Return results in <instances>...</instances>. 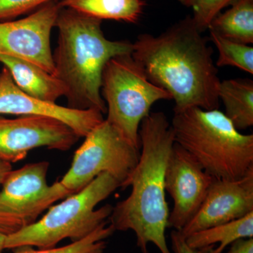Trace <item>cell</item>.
Here are the masks:
<instances>
[{
	"label": "cell",
	"mask_w": 253,
	"mask_h": 253,
	"mask_svg": "<svg viewBox=\"0 0 253 253\" xmlns=\"http://www.w3.org/2000/svg\"><path fill=\"white\" fill-rule=\"evenodd\" d=\"M212 56V48L189 16L159 36L140 35L131 52L148 79L170 94L174 113L192 107L218 109L220 80Z\"/></svg>",
	"instance_id": "1"
},
{
	"label": "cell",
	"mask_w": 253,
	"mask_h": 253,
	"mask_svg": "<svg viewBox=\"0 0 253 253\" xmlns=\"http://www.w3.org/2000/svg\"><path fill=\"white\" fill-rule=\"evenodd\" d=\"M139 135V161L122 187L130 186V194L113 207L109 223L116 231H134L142 253H148L149 244L161 253H172L166 237L169 213L165 176L174 132L164 113L153 112L141 121Z\"/></svg>",
	"instance_id": "2"
},
{
	"label": "cell",
	"mask_w": 253,
	"mask_h": 253,
	"mask_svg": "<svg viewBox=\"0 0 253 253\" xmlns=\"http://www.w3.org/2000/svg\"><path fill=\"white\" fill-rule=\"evenodd\" d=\"M58 44L53 54L55 71L66 88L67 107L107 111L101 94L104 66L119 55L130 54L132 44L104 36L101 20L62 8L56 20Z\"/></svg>",
	"instance_id": "3"
},
{
	"label": "cell",
	"mask_w": 253,
	"mask_h": 253,
	"mask_svg": "<svg viewBox=\"0 0 253 253\" xmlns=\"http://www.w3.org/2000/svg\"><path fill=\"white\" fill-rule=\"evenodd\" d=\"M171 126L175 143L214 179L236 180L253 171V134H241L219 110L174 113Z\"/></svg>",
	"instance_id": "4"
},
{
	"label": "cell",
	"mask_w": 253,
	"mask_h": 253,
	"mask_svg": "<svg viewBox=\"0 0 253 253\" xmlns=\"http://www.w3.org/2000/svg\"><path fill=\"white\" fill-rule=\"evenodd\" d=\"M120 187L117 179L109 173H102L83 189L51 206L39 220L6 236L5 250L47 249L56 247L64 239L81 241L109 221L113 210L111 205L95 208Z\"/></svg>",
	"instance_id": "5"
},
{
	"label": "cell",
	"mask_w": 253,
	"mask_h": 253,
	"mask_svg": "<svg viewBox=\"0 0 253 253\" xmlns=\"http://www.w3.org/2000/svg\"><path fill=\"white\" fill-rule=\"evenodd\" d=\"M101 94L107 109L105 120L139 149L141 121L155 103L172 99L167 91L148 79L131 54L115 56L106 63Z\"/></svg>",
	"instance_id": "6"
},
{
	"label": "cell",
	"mask_w": 253,
	"mask_h": 253,
	"mask_svg": "<svg viewBox=\"0 0 253 253\" xmlns=\"http://www.w3.org/2000/svg\"><path fill=\"white\" fill-rule=\"evenodd\" d=\"M139 156V149L104 119L85 136L60 182L73 194L106 172L117 179L122 188L136 167Z\"/></svg>",
	"instance_id": "7"
},
{
	"label": "cell",
	"mask_w": 253,
	"mask_h": 253,
	"mask_svg": "<svg viewBox=\"0 0 253 253\" xmlns=\"http://www.w3.org/2000/svg\"><path fill=\"white\" fill-rule=\"evenodd\" d=\"M49 163H29L11 170L0 191V233L7 236L31 225L54 203L71 193L56 181L47 182Z\"/></svg>",
	"instance_id": "8"
},
{
	"label": "cell",
	"mask_w": 253,
	"mask_h": 253,
	"mask_svg": "<svg viewBox=\"0 0 253 253\" xmlns=\"http://www.w3.org/2000/svg\"><path fill=\"white\" fill-rule=\"evenodd\" d=\"M61 9L53 1L27 17L0 21V55L29 61L54 74L50 38Z\"/></svg>",
	"instance_id": "9"
},
{
	"label": "cell",
	"mask_w": 253,
	"mask_h": 253,
	"mask_svg": "<svg viewBox=\"0 0 253 253\" xmlns=\"http://www.w3.org/2000/svg\"><path fill=\"white\" fill-rule=\"evenodd\" d=\"M79 139L69 126L55 118L0 116V158L10 163L22 161L36 148L68 151Z\"/></svg>",
	"instance_id": "10"
},
{
	"label": "cell",
	"mask_w": 253,
	"mask_h": 253,
	"mask_svg": "<svg viewBox=\"0 0 253 253\" xmlns=\"http://www.w3.org/2000/svg\"><path fill=\"white\" fill-rule=\"evenodd\" d=\"M214 178L191 154L174 143L166 168V191L174 201L168 227L181 231L194 217Z\"/></svg>",
	"instance_id": "11"
},
{
	"label": "cell",
	"mask_w": 253,
	"mask_h": 253,
	"mask_svg": "<svg viewBox=\"0 0 253 253\" xmlns=\"http://www.w3.org/2000/svg\"><path fill=\"white\" fill-rule=\"evenodd\" d=\"M253 212V171L236 180L214 179L194 217L180 231H197L236 220Z\"/></svg>",
	"instance_id": "12"
},
{
	"label": "cell",
	"mask_w": 253,
	"mask_h": 253,
	"mask_svg": "<svg viewBox=\"0 0 253 253\" xmlns=\"http://www.w3.org/2000/svg\"><path fill=\"white\" fill-rule=\"evenodd\" d=\"M39 116L59 120L79 137H85L104 121L103 113L94 109L78 110L46 102L23 92L15 84L7 68L0 71V116Z\"/></svg>",
	"instance_id": "13"
},
{
	"label": "cell",
	"mask_w": 253,
	"mask_h": 253,
	"mask_svg": "<svg viewBox=\"0 0 253 253\" xmlns=\"http://www.w3.org/2000/svg\"><path fill=\"white\" fill-rule=\"evenodd\" d=\"M0 63L7 68L16 86L33 97L56 103V100L66 95V88L63 83L34 63L1 55Z\"/></svg>",
	"instance_id": "14"
},
{
	"label": "cell",
	"mask_w": 253,
	"mask_h": 253,
	"mask_svg": "<svg viewBox=\"0 0 253 253\" xmlns=\"http://www.w3.org/2000/svg\"><path fill=\"white\" fill-rule=\"evenodd\" d=\"M253 238V212L220 225L195 232L185 238L197 253H223L234 241Z\"/></svg>",
	"instance_id": "15"
},
{
	"label": "cell",
	"mask_w": 253,
	"mask_h": 253,
	"mask_svg": "<svg viewBox=\"0 0 253 253\" xmlns=\"http://www.w3.org/2000/svg\"><path fill=\"white\" fill-rule=\"evenodd\" d=\"M218 96L225 107L226 117L238 130L253 126V82L250 79L225 80L218 86Z\"/></svg>",
	"instance_id": "16"
},
{
	"label": "cell",
	"mask_w": 253,
	"mask_h": 253,
	"mask_svg": "<svg viewBox=\"0 0 253 253\" xmlns=\"http://www.w3.org/2000/svg\"><path fill=\"white\" fill-rule=\"evenodd\" d=\"M61 8H67L97 19L136 23L142 14L146 0H62Z\"/></svg>",
	"instance_id": "17"
},
{
	"label": "cell",
	"mask_w": 253,
	"mask_h": 253,
	"mask_svg": "<svg viewBox=\"0 0 253 253\" xmlns=\"http://www.w3.org/2000/svg\"><path fill=\"white\" fill-rule=\"evenodd\" d=\"M223 38L245 44L253 43V0H235L214 18L208 28Z\"/></svg>",
	"instance_id": "18"
},
{
	"label": "cell",
	"mask_w": 253,
	"mask_h": 253,
	"mask_svg": "<svg viewBox=\"0 0 253 253\" xmlns=\"http://www.w3.org/2000/svg\"><path fill=\"white\" fill-rule=\"evenodd\" d=\"M115 231L113 226L107 221L84 239L62 247L38 250L33 247H21L15 249L14 253H104L107 247L106 239L111 237Z\"/></svg>",
	"instance_id": "19"
},
{
	"label": "cell",
	"mask_w": 253,
	"mask_h": 253,
	"mask_svg": "<svg viewBox=\"0 0 253 253\" xmlns=\"http://www.w3.org/2000/svg\"><path fill=\"white\" fill-rule=\"evenodd\" d=\"M210 39L219 51L216 66H234L253 74V48L210 31Z\"/></svg>",
	"instance_id": "20"
},
{
	"label": "cell",
	"mask_w": 253,
	"mask_h": 253,
	"mask_svg": "<svg viewBox=\"0 0 253 253\" xmlns=\"http://www.w3.org/2000/svg\"><path fill=\"white\" fill-rule=\"evenodd\" d=\"M181 4L192 8L191 16L196 27L201 33L209 28L211 22L220 14L221 10L235 0H178Z\"/></svg>",
	"instance_id": "21"
},
{
	"label": "cell",
	"mask_w": 253,
	"mask_h": 253,
	"mask_svg": "<svg viewBox=\"0 0 253 253\" xmlns=\"http://www.w3.org/2000/svg\"><path fill=\"white\" fill-rule=\"evenodd\" d=\"M55 0H0V21L16 17Z\"/></svg>",
	"instance_id": "22"
},
{
	"label": "cell",
	"mask_w": 253,
	"mask_h": 253,
	"mask_svg": "<svg viewBox=\"0 0 253 253\" xmlns=\"http://www.w3.org/2000/svg\"><path fill=\"white\" fill-rule=\"evenodd\" d=\"M171 243H172V250L174 253H197L194 250L186 244L185 238L182 236L180 231H172L170 234Z\"/></svg>",
	"instance_id": "23"
},
{
	"label": "cell",
	"mask_w": 253,
	"mask_h": 253,
	"mask_svg": "<svg viewBox=\"0 0 253 253\" xmlns=\"http://www.w3.org/2000/svg\"><path fill=\"white\" fill-rule=\"evenodd\" d=\"M226 253H253V238L234 241Z\"/></svg>",
	"instance_id": "24"
},
{
	"label": "cell",
	"mask_w": 253,
	"mask_h": 253,
	"mask_svg": "<svg viewBox=\"0 0 253 253\" xmlns=\"http://www.w3.org/2000/svg\"><path fill=\"white\" fill-rule=\"evenodd\" d=\"M11 170H12L11 163L0 158V186Z\"/></svg>",
	"instance_id": "25"
},
{
	"label": "cell",
	"mask_w": 253,
	"mask_h": 253,
	"mask_svg": "<svg viewBox=\"0 0 253 253\" xmlns=\"http://www.w3.org/2000/svg\"><path fill=\"white\" fill-rule=\"evenodd\" d=\"M6 236L0 233V253H4L5 251V241Z\"/></svg>",
	"instance_id": "26"
},
{
	"label": "cell",
	"mask_w": 253,
	"mask_h": 253,
	"mask_svg": "<svg viewBox=\"0 0 253 253\" xmlns=\"http://www.w3.org/2000/svg\"></svg>",
	"instance_id": "27"
}]
</instances>
